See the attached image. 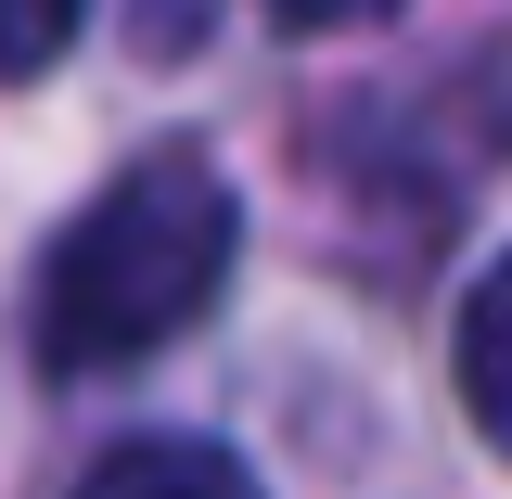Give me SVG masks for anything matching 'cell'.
Masks as SVG:
<instances>
[{
	"instance_id": "1",
	"label": "cell",
	"mask_w": 512,
	"mask_h": 499,
	"mask_svg": "<svg viewBox=\"0 0 512 499\" xmlns=\"http://www.w3.org/2000/svg\"><path fill=\"white\" fill-rule=\"evenodd\" d=\"M244 256V205L205 154H128L116 180L90 192L77 218L52 231L39 282H26V333H39V372L90 384V372H128L154 346H180L192 320L218 308Z\"/></svg>"
},
{
	"instance_id": "2",
	"label": "cell",
	"mask_w": 512,
	"mask_h": 499,
	"mask_svg": "<svg viewBox=\"0 0 512 499\" xmlns=\"http://www.w3.org/2000/svg\"><path fill=\"white\" fill-rule=\"evenodd\" d=\"M77 499H256V474L205 436H128L116 461H90Z\"/></svg>"
},
{
	"instance_id": "3",
	"label": "cell",
	"mask_w": 512,
	"mask_h": 499,
	"mask_svg": "<svg viewBox=\"0 0 512 499\" xmlns=\"http://www.w3.org/2000/svg\"><path fill=\"white\" fill-rule=\"evenodd\" d=\"M461 410H474V436L512 461V256L474 282V308H461Z\"/></svg>"
},
{
	"instance_id": "4",
	"label": "cell",
	"mask_w": 512,
	"mask_h": 499,
	"mask_svg": "<svg viewBox=\"0 0 512 499\" xmlns=\"http://www.w3.org/2000/svg\"><path fill=\"white\" fill-rule=\"evenodd\" d=\"M77 13H90V0H0V77H39V64H64Z\"/></svg>"
},
{
	"instance_id": "5",
	"label": "cell",
	"mask_w": 512,
	"mask_h": 499,
	"mask_svg": "<svg viewBox=\"0 0 512 499\" xmlns=\"http://www.w3.org/2000/svg\"><path fill=\"white\" fill-rule=\"evenodd\" d=\"M282 26H372V13H397V0H269Z\"/></svg>"
}]
</instances>
